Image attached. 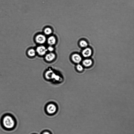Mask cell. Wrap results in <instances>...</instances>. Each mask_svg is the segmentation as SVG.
I'll return each instance as SVG.
<instances>
[{
	"label": "cell",
	"mask_w": 134,
	"mask_h": 134,
	"mask_svg": "<svg viewBox=\"0 0 134 134\" xmlns=\"http://www.w3.org/2000/svg\"><path fill=\"white\" fill-rule=\"evenodd\" d=\"M0 124L2 129L7 131L14 130L17 125V121L12 114L6 113L3 114L0 119Z\"/></svg>",
	"instance_id": "6da1fadb"
},
{
	"label": "cell",
	"mask_w": 134,
	"mask_h": 134,
	"mask_svg": "<svg viewBox=\"0 0 134 134\" xmlns=\"http://www.w3.org/2000/svg\"><path fill=\"white\" fill-rule=\"evenodd\" d=\"M58 111L57 106L55 104L50 103L47 105L45 108V112L48 116H52L55 115Z\"/></svg>",
	"instance_id": "7a4b0ae2"
},
{
	"label": "cell",
	"mask_w": 134,
	"mask_h": 134,
	"mask_svg": "<svg viewBox=\"0 0 134 134\" xmlns=\"http://www.w3.org/2000/svg\"><path fill=\"white\" fill-rule=\"evenodd\" d=\"M35 40L36 42L38 43L43 44L45 42L46 38L44 35L40 34L36 36Z\"/></svg>",
	"instance_id": "3957f363"
},
{
	"label": "cell",
	"mask_w": 134,
	"mask_h": 134,
	"mask_svg": "<svg viewBox=\"0 0 134 134\" xmlns=\"http://www.w3.org/2000/svg\"><path fill=\"white\" fill-rule=\"evenodd\" d=\"M36 51L39 55L43 56L46 54L47 50L44 46H40L37 47Z\"/></svg>",
	"instance_id": "277c9868"
},
{
	"label": "cell",
	"mask_w": 134,
	"mask_h": 134,
	"mask_svg": "<svg viewBox=\"0 0 134 134\" xmlns=\"http://www.w3.org/2000/svg\"><path fill=\"white\" fill-rule=\"evenodd\" d=\"M82 54L84 58H88L92 55V51L90 48H87L83 51Z\"/></svg>",
	"instance_id": "5b68a950"
},
{
	"label": "cell",
	"mask_w": 134,
	"mask_h": 134,
	"mask_svg": "<svg viewBox=\"0 0 134 134\" xmlns=\"http://www.w3.org/2000/svg\"><path fill=\"white\" fill-rule=\"evenodd\" d=\"M72 59L73 61L76 63H79L82 61V57L79 54H74L72 56Z\"/></svg>",
	"instance_id": "8992f818"
},
{
	"label": "cell",
	"mask_w": 134,
	"mask_h": 134,
	"mask_svg": "<svg viewBox=\"0 0 134 134\" xmlns=\"http://www.w3.org/2000/svg\"><path fill=\"white\" fill-rule=\"evenodd\" d=\"M55 55L54 54L51 52L46 55L45 59L47 61H51L55 59Z\"/></svg>",
	"instance_id": "52a82bcc"
},
{
	"label": "cell",
	"mask_w": 134,
	"mask_h": 134,
	"mask_svg": "<svg viewBox=\"0 0 134 134\" xmlns=\"http://www.w3.org/2000/svg\"><path fill=\"white\" fill-rule=\"evenodd\" d=\"M48 43L50 45H54L56 43V39L53 36H50L48 39Z\"/></svg>",
	"instance_id": "ba28073f"
},
{
	"label": "cell",
	"mask_w": 134,
	"mask_h": 134,
	"mask_svg": "<svg viewBox=\"0 0 134 134\" xmlns=\"http://www.w3.org/2000/svg\"><path fill=\"white\" fill-rule=\"evenodd\" d=\"M83 64L85 67H89L91 66L92 64V60L90 59H87L84 60Z\"/></svg>",
	"instance_id": "9c48e42d"
},
{
	"label": "cell",
	"mask_w": 134,
	"mask_h": 134,
	"mask_svg": "<svg viewBox=\"0 0 134 134\" xmlns=\"http://www.w3.org/2000/svg\"><path fill=\"white\" fill-rule=\"evenodd\" d=\"M80 45L82 47H86L88 45L87 42L84 40H81L80 42Z\"/></svg>",
	"instance_id": "30bf717a"
},
{
	"label": "cell",
	"mask_w": 134,
	"mask_h": 134,
	"mask_svg": "<svg viewBox=\"0 0 134 134\" xmlns=\"http://www.w3.org/2000/svg\"><path fill=\"white\" fill-rule=\"evenodd\" d=\"M44 32L45 34L48 35L51 34L52 33V31L50 28H47L45 30Z\"/></svg>",
	"instance_id": "8fae6325"
},
{
	"label": "cell",
	"mask_w": 134,
	"mask_h": 134,
	"mask_svg": "<svg viewBox=\"0 0 134 134\" xmlns=\"http://www.w3.org/2000/svg\"><path fill=\"white\" fill-rule=\"evenodd\" d=\"M28 54L30 56H34L36 54V52L35 50L33 49H31L28 51Z\"/></svg>",
	"instance_id": "7c38bea8"
},
{
	"label": "cell",
	"mask_w": 134,
	"mask_h": 134,
	"mask_svg": "<svg viewBox=\"0 0 134 134\" xmlns=\"http://www.w3.org/2000/svg\"><path fill=\"white\" fill-rule=\"evenodd\" d=\"M40 134H53L52 132L49 130H44Z\"/></svg>",
	"instance_id": "4fadbf2b"
},
{
	"label": "cell",
	"mask_w": 134,
	"mask_h": 134,
	"mask_svg": "<svg viewBox=\"0 0 134 134\" xmlns=\"http://www.w3.org/2000/svg\"><path fill=\"white\" fill-rule=\"evenodd\" d=\"M77 70L79 71H82L83 70V68L82 65L80 64H78L76 66Z\"/></svg>",
	"instance_id": "5bb4252c"
},
{
	"label": "cell",
	"mask_w": 134,
	"mask_h": 134,
	"mask_svg": "<svg viewBox=\"0 0 134 134\" xmlns=\"http://www.w3.org/2000/svg\"><path fill=\"white\" fill-rule=\"evenodd\" d=\"M47 50L50 52H52L54 51V48L51 46H50L48 47Z\"/></svg>",
	"instance_id": "9a60e30c"
},
{
	"label": "cell",
	"mask_w": 134,
	"mask_h": 134,
	"mask_svg": "<svg viewBox=\"0 0 134 134\" xmlns=\"http://www.w3.org/2000/svg\"><path fill=\"white\" fill-rule=\"evenodd\" d=\"M36 134V133H32V134Z\"/></svg>",
	"instance_id": "2e32d148"
}]
</instances>
